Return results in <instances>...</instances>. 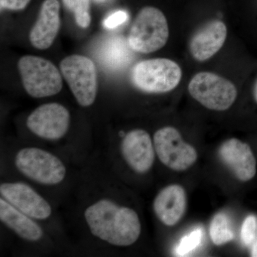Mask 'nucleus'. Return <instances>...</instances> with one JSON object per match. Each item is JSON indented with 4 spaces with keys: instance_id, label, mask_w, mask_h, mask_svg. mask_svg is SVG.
Masks as SVG:
<instances>
[{
    "instance_id": "obj_13",
    "label": "nucleus",
    "mask_w": 257,
    "mask_h": 257,
    "mask_svg": "<svg viewBox=\"0 0 257 257\" xmlns=\"http://www.w3.org/2000/svg\"><path fill=\"white\" fill-rule=\"evenodd\" d=\"M60 10L58 0H45L42 3L30 34V42L35 48L46 50L55 42L60 28Z\"/></svg>"
},
{
    "instance_id": "obj_4",
    "label": "nucleus",
    "mask_w": 257,
    "mask_h": 257,
    "mask_svg": "<svg viewBox=\"0 0 257 257\" xmlns=\"http://www.w3.org/2000/svg\"><path fill=\"white\" fill-rule=\"evenodd\" d=\"M182 69L166 58L142 61L134 67L133 81L138 89L149 93H165L177 87L182 79Z\"/></svg>"
},
{
    "instance_id": "obj_5",
    "label": "nucleus",
    "mask_w": 257,
    "mask_h": 257,
    "mask_svg": "<svg viewBox=\"0 0 257 257\" xmlns=\"http://www.w3.org/2000/svg\"><path fill=\"white\" fill-rule=\"evenodd\" d=\"M190 95L202 105L214 111H224L234 104L237 89L231 81L209 72H201L189 82Z\"/></svg>"
},
{
    "instance_id": "obj_10",
    "label": "nucleus",
    "mask_w": 257,
    "mask_h": 257,
    "mask_svg": "<svg viewBox=\"0 0 257 257\" xmlns=\"http://www.w3.org/2000/svg\"><path fill=\"white\" fill-rule=\"evenodd\" d=\"M0 193L12 205L34 219H47L52 214L50 204L28 184L3 183Z\"/></svg>"
},
{
    "instance_id": "obj_21",
    "label": "nucleus",
    "mask_w": 257,
    "mask_h": 257,
    "mask_svg": "<svg viewBox=\"0 0 257 257\" xmlns=\"http://www.w3.org/2000/svg\"><path fill=\"white\" fill-rule=\"evenodd\" d=\"M241 237L243 244L251 246L257 238V218L253 215L248 216L243 221L241 227Z\"/></svg>"
},
{
    "instance_id": "obj_7",
    "label": "nucleus",
    "mask_w": 257,
    "mask_h": 257,
    "mask_svg": "<svg viewBox=\"0 0 257 257\" xmlns=\"http://www.w3.org/2000/svg\"><path fill=\"white\" fill-rule=\"evenodd\" d=\"M60 71L79 105H92L97 92V72L93 61L82 55L69 56L61 62Z\"/></svg>"
},
{
    "instance_id": "obj_9",
    "label": "nucleus",
    "mask_w": 257,
    "mask_h": 257,
    "mask_svg": "<svg viewBox=\"0 0 257 257\" xmlns=\"http://www.w3.org/2000/svg\"><path fill=\"white\" fill-rule=\"evenodd\" d=\"M70 114L62 104L49 103L37 107L27 119V126L32 133L46 140L62 138L68 131Z\"/></svg>"
},
{
    "instance_id": "obj_24",
    "label": "nucleus",
    "mask_w": 257,
    "mask_h": 257,
    "mask_svg": "<svg viewBox=\"0 0 257 257\" xmlns=\"http://www.w3.org/2000/svg\"><path fill=\"white\" fill-rule=\"evenodd\" d=\"M251 246V256L257 257V238Z\"/></svg>"
},
{
    "instance_id": "obj_17",
    "label": "nucleus",
    "mask_w": 257,
    "mask_h": 257,
    "mask_svg": "<svg viewBox=\"0 0 257 257\" xmlns=\"http://www.w3.org/2000/svg\"><path fill=\"white\" fill-rule=\"evenodd\" d=\"M133 51L122 37H111L101 47L99 60L112 70L122 69L133 60Z\"/></svg>"
},
{
    "instance_id": "obj_1",
    "label": "nucleus",
    "mask_w": 257,
    "mask_h": 257,
    "mask_svg": "<svg viewBox=\"0 0 257 257\" xmlns=\"http://www.w3.org/2000/svg\"><path fill=\"white\" fill-rule=\"evenodd\" d=\"M84 217L94 236L115 246H130L141 234L136 211L109 199H101L88 207Z\"/></svg>"
},
{
    "instance_id": "obj_20",
    "label": "nucleus",
    "mask_w": 257,
    "mask_h": 257,
    "mask_svg": "<svg viewBox=\"0 0 257 257\" xmlns=\"http://www.w3.org/2000/svg\"><path fill=\"white\" fill-rule=\"evenodd\" d=\"M204 231L202 228H197L184 236L176 247L177 256H185L196 249L202 242Z\"/></svg>"
},
{
    "instance_id": "obj_14",
    "label": "nucleus",
    "mask_w": 257,
    "mask_h": 257,
    "mask_svg": "<svg viewBox=\"0 0 257 257\" xmlns=\"http://www.w3.org/2000/svg\"><path fill=\"white\" fill-rule=\"evenodd\" d=\"M227 36L226 25L220 20H212L195 32L189 43L194 60L204 62L217 53Z\"/></svg>"
},
{
    "instance_id": "obj_3",
    "label": "nucleus",
    "mask_w": 257,
    "mask_h": 257,
    "mask_svg": "<svg viewBox=\"0 0 257 257\" xmlns=\"http://www.w3.org/2000/svg\"><path fill=\"white\" fill-rule=\"evenodd\" d=\"M24 87L32 97L55 95L62 88L60 70L50 61L36 56L27 55L18 62Z\"/></svg>"
},
{
    "instance_id": "obj_25",
    "label": "nucleus",
    "mask_w": 257,
    "mask_h": 257,
    "mask_svg": "<svg viewBox=\"0 0 257 257\" xmlns=\"http://www.w3.org/2000/svg\"><path fill=\"white\" fill-rule=\"evenodd\" d=\"M253 95L254 100L257 103V79L256 82H255L254 86H253Z\"/></svg>"
},
{
    "instance_id": "obj_11",
    "label": "nucleus",
    "mask_w": 257,
    "mask_h": 257,
    "mask_svg": "<svg viewBox=\"0 0 257 257\" xmlns=\"http://www.w3.org/2000/svg\"><path fill=\"white\" fill-rule=\"evenodd\" d=\"M123 158L138 173H145L153 166L155 149L150 135L143 130H134L125 135L121 146Z\"/></svg>"
},
{
    "instance_id": "obj_26",
    "label": "nucleus",
    "mask_w": 257,
    "mask_h": 257,
    "mask_svg": "<svg viewBox=\"0 0 257 257\" xmlns=\"http://www.w3.org/2000/svg\"><path fill=\"white\" fill-rule=\"evenodd\" d=\"M97 1L102 2V1H104V0H97Z\"/></svg>"
},
{
    "instance_id": "obj_18",
    "label": "nucleus",
    "mask_w": 257,
    "mask_h": 257,
    "mask_svg": "<svg viewBox=\"0 0 257 257\" xmlns=\"http://www.w3.org/2000/svg\"><path fill=\"white\" fill-rule=\"evenodd\" d=\"M209 234L212 242L217 246L234 239V231L228 216L223 213L216 214L211 221Z\"/></svg>"
},
{
    "instance_id": "obj_22",
    "label": "nucleus",
    "mask_w": 257,
    "mask_h": 257,
    "mask_svg": "<svg viewBox=\"0 0 257 257\" xmlns=\"http://www.w3.org/2000/svg\"><path fill=\"white\" fill-rule=\"evenodd\" d=\"M127 18L128 15L126 12L122 10L114 12L105 19L104 21V26L109 30L117 28L124 23Z\"/></svg>"
},
{
    "instance_id": "obj_6",
    "label": "nucleus",
    "mask_w": 257,
    "mask_h": 257,
    "mask_svg": "<svg viewBox=\"0 0 257 257\" xmlns=\"http://www.w3.org/2000/svg\"><path fill=\"white\" fill-rule=\"evenodd\" d=\"M15 165L29 179L46 185L60 183L65 177L66 169L62 161L35 147L20 150L15 157Z\"/></svg>"
},
{
    "instance_id": "obj_8",
    "label": "nucleus",
    "mask_w": 257,
    "mask_h": 257,
    "mask_svg": "<svg viewBox=\"0 0 257 257\" xmlns=\"http://www.w3.org/2000/svg\"><path fill=\"white\" fill-rule=\"evenodd\" d=\"M153 140L157 156L171 170L177 172L187 170L197 160L195 149L184 141L175 127L165 126L157 130Z\"/></svg>"
},
{
    "instance_id": "obj_16",
    "label": "nucleus",
    "mask_w": 257,
    "mask_h": 257,
    "mask_svg": "<svg viewBox=\"0 0 257 257\" xmlns=\"http://www.w3.org/2000/svg\"><path fill=\"white\" fill-rule=\"evenodd\" d=\"M0 220L28 241H37L43 236L42 228L35 221L3 199H0Z\"/></svg>"
},
{
    "instance_id": "obj_2",
    "label": "nucleus",
    "mask_w": 257,
    "mask_h": 257,
    "mask_svg": "<svg viewBox=\"0 0 257 257\" xmlns=\"http://www.w3.org/2000/svg\"><path fill=\"white\" fill-rule=\"evenodd\" d=\"M169 35L168 23L164 13L154 7H145L137 15L127 41L134 52L152 53L165 46Z\"/></svg>"
},
{
    "instance_id": "obj_23",
    "label": "nucleus",
    "mask_w": 257,
    "mask_h": 257,
    "mask_svg": "<svg viewBox=\"0 0 257 257\" xmlns=\"http://www.w3.org/2000/svg\"><path fill=\"white\" fill-rule=\"evenodd\" d=\"M31 0H0L1 9L21 10L28 6Z\"/></svg>"
},
{
    "instance_id": "obj_19",
    "label": "nucleus",
    "mask_w": 257,
    "mask_h": 257,
    "mask_svg": "<svg viewBox=\"0 0 257 257\" xmlns=\"http://www.w3.org/2000/svg\"><path fill=\"white\" fill-rule=\"evenodd\" d=\"M66 8L74 13L76 23L82 28H87L91 23L89 0H62Z\"/></svg>"
},
{
    "instance_id": "obj_15",
    "label": "nucleus",
    "mask_w": 257,
    "mask_h": 257,
    "mask_svg": "<svg viewBox=\"0 0 257 257\" xmlns=\"http://www.w3.org/2000/svg\"><path fill=\"white\" fill-rule=\"evenodd\" d=\"M154 211L161 222L172 226L181 220L187 209V195L182 186H167L157 194L153 204Z\"/></svg>"
},
{
    "instance_id": "obj_12",
    "label": "nucleus",
    "mask_w": 257,
    "mask_h": 257,
    "mask_svg": "<svg viewBox=\"0 0 257 257\" xmlns=\"http://www.w3.org/2000/svg\"><path fill=\"white\" fill-rule=\"evenodd\" d=\"M219 156L225 165L241 182H248L256 173V161L251 147L236 138L221 145Z\"/></svg>"
}]
</instances>
